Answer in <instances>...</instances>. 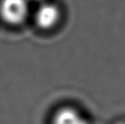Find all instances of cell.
Wrapping results in <instances>:
<instances>
[{"mask_svg":"<svg viewBox=\"0 0 125 124\" xmlns=\"http://www.w3.org/2000/svg\"><path fill=\"white\" fill-rule=\"evenodd\" d=\"M29 13L28 0H1L0 17L6 23L12 26L20 25Z\"/></svg>","mask_w":125,"mask_h":124,"instance_id":"6da1fadb","label":"cell"},{"mask_svg":"<svg viewBox=\"0 0 125 124\" xmlns=\"http://www.w3.org/2000/svg\"><path fill=\"white\" fill-rule=\"evenodd\" d=\"M36 25L44 30L52 29L60 19V11L56 5L51 3H42L35 13Z\"/></svg>","mask_w":125,"mask_h":124,"instance_id":"7a4b0ae2","label":"cell"},{"mask_svg":"<svg viewBox=\"0 0 125 124\" xmlns=\"http://www.w3.org/2000/svg\"><path fill=\"white\" fill-rule=\"evenodd\" d=\"M51 124H89V122L76 109L63 107L54 113Z\"/></svg>","mask_w":125,"mask_h":124,"instance_id":"3957f363","label":"cell"},{"mask_svg":"<svg viewBox=\"0 0 125 124\" xmlns=\"http://www.w3.org/2000/svg\"><path fill=\"white\" fill-rule=\"evenodd\" d=\"M28 1H29V2H30V1H32V2H38V3L42 4V3H44L45 0H28Z\"/></svg>","mask_w":125,"mask_h":124,"instance_id":"277c9868","label":"cell"}]
</instances>
